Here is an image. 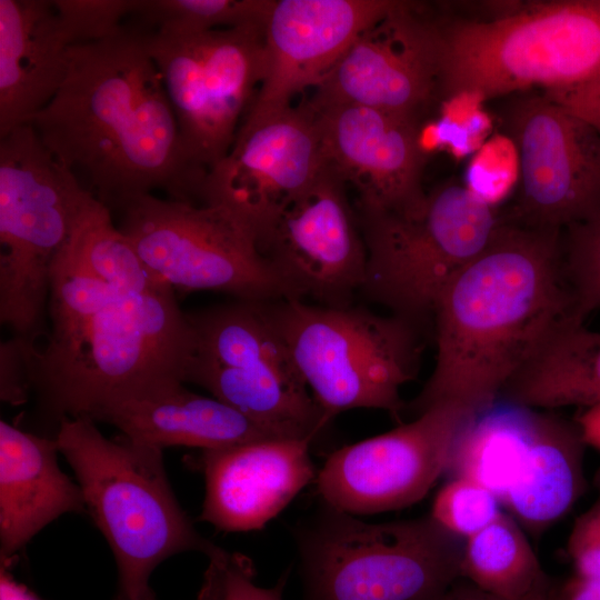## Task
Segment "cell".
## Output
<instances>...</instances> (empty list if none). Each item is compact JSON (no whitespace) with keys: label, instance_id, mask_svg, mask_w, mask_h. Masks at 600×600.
Wrapping results in <instances>:
<instances>
[{"label":"cell","instance_id":"obj_1","mask_svg":"<svg viewBox=\"0 0 600 600\" xmlns=\"http://www.w3.org/2000/svg\"><path fill=\"white\" fill-rule=\"evenodd\" d=\"M147 36L137 23L123 24L73 46L60 89L27 122L111 211L156 189L194 202L207 174L184 152Z\"/></svg>","mask_w":600,"mask_h":600},{"label":"cell","instance_id":"obj_2","mask_svg":"<svg viewBox=\"0 0 600 600\" xmlns=\"http://www.w3.org/2000/svg\"><path fill=\"white\" fill-rule=\"evenodd\" d=\"M48 314L32 390L58 422L184 384L194 337L169 286L113 288L63 247L51 268Z\"/></svg>","mask_w":600,"mask_h":600},{"label":"cell","instance_id":"obj_3","mask_svg":"<svg viewBox=\"0 0 600 600\" xmlns=\"http://www.w3.org/2000/svg\"><path fill=\"white\" fill-rule=\"evenodd\" d=\"M562 230L504 220L441 293L433 312L436 364L409 409L459 402L483 410L552 330L572 318Z\"/></svg>","mask_w":600,"mask_h":600},{"label":"cell","instance_id":"obj_4","mask_svg":"<svg viewBox=\"0 0 600 600\" xmlns=\"http://www.w3.org/2000/svg\"><path fill=\"white\" fill-rule=\"evenodd\" d=\"M54 439L77 477L87 513L114 556V600H156L150 577L162 561L186 551L208 558L220 548L178 502L162 449L123 434L109 439L87 416L60 419Z\"/></svg>","mask_w":600,"mask_h":600},{"label":"cell","instance_id":"obj_5","mask_svg":"<svg viewBox=\"0 0 600 600\" xmlns=\"http://www.w3.org/2000/svg\"><path fill=\"white\" fill-rule=\"evenodd\" d=\"M429 42L438 100L576 87L600 77V0L487 21L429 19Z\"/></svg>","mask_w":600,"mask_h":600},{"label":"cell","instance_id":"obj_6","mask_svg":"<svg viewBox=\"0 0 600 600\" xmlns=\"http://www.w3.org/2000/svg\"><path fill=\"white\" fill-rule=\"evenodd\" d=\"M304 600H440L461 579V538L430 514L367 522L326 503L292 530Z\"/></svg>","mask_w":600,"mask_h":600},{"label":"cell","instance_id":"obj_7","mask_svg":"<svg viewBox=\"0 0 600 600\" xmlns=\"http://www.w3.org/2000/svg\"><path fill=\"white\" fill-rule=\"evenodd\" d=\"M289 358L330 421L352 409H378L400 420L401 389L419 371L422 329L366 307L297 299L267 302Z\"/></svg>","mask_w":600,"mask_h":600},{"label":"cell","instance_id":"obj_8","mask_svg":"<svg viewBox=\"0 0 600 600\" xmlns=\"http://www.w3.org/2000/svg\"><path fill=\"white\" fill-rule=\"evenodd\" d=\"M92 198L30 123L0 137V320L13 336L46 334L53 261Z\"/></svg>","mask_w":600,"mask_h":600},{"label":"cell","instance_id":"obj_9","mask_svg":"<svg viewBox=\"0 0 600 600\" xmlns=\"http://www.w3.org/2000/svg\"><path fill=\"white\" fill-rule=\"evenodd\" d=\"M356 213L367 248L360 293L421 329L433 321L447 286L483 251L501 222L488 199L454 180L428 192L419 217Z\"/></svg>","mask_w":600,"mask_h":600},{"label":"cell","instance_id":"obj_10","mask_svg":"<svg viewBox=\"0 0 600 600\" xmlns=\"http://www.w3.org/2000/svg\"><path fill=\"white\" fill-rule=\"evenodd\" d=\"M118 226L150 272L174 291L272 301L286 293L253 237L219 207L134 197Z\"/></svg>","mask_w":600,"mask_h":600},{"label":"cell","instance_id":"obj_11","mask_svg":"<svg viewBox=\"0 0 600 600\" xmlns=\"http://www.w3.org/2000/svg\"><path fill=\"white\" fill-rule=\"evenodd\" d=\"M264 24L150 31L148 47L189 160L208 172L231 148L259 90Z\"/></svg>","mask_w":600,"mask_h":600},{"label":"cell","instance_id":"obj_12","mask_svg":"<svg viewBox=\"0 0 600 600\" xmlns=\"http://www.w3.org/2000/svg\"><path fill=\"white\" fill-rule=\"evenodd\" d=\"M500 117L520 160L504 220L563 230L600 214V131L543 92L509 96Z\"/></svg>","mask_w":600,"mask_h":600},{"label":"cell","instance_id":"obj_13","mask_svg":"<svg viewBox=\"0 0 600 600\" xmlns=\"http://www.w3.org/2000/svg\"><path fill=\"white\" fill-rule=\"evenodd\" d=\"M433 406L384 433L333 451L316 477L323 503L354 516L417 503L448 470L456 441L476 412Z\"/></svg>","mask_w":600,"mask_h":600},{"label":"cell","instance_id":"obj_14","mask_svg":"<svg viewBox=\"0 0 600 600\" xmlns=\"http://www.w3.org/2000/svg\"><path fill=\"white\" fill-rule=\"evenodd\" d=\"M324 164L316 119L306 103L243 118L227 154L208 170L200 200L228 212L258 246Z\"/></svg>","mask_w":600,"mask_h":600},{"label":"cell","instance_id":"obj_15","mask_svg":"<svg viewBox=\"0 0 600 600\" xmlns=\"http://www.w3.org/2000/svg\"><path fill=\"white\" fill-rule=\"evenodd\" d=\"M347 186L327 166L277 218L258 249L286 299L353 303L367 272V248Z\"/></svg>","mask_w":600,"mask_h":600},{"label":"cell","instance_id":"obj_16","mask_svg":"<svg viewBox=\"0 0 600 600\" xmlns=\"http://www.w3.org/2000/svg\"><path fill=\"white\" fill-rule=\"evenodd\" d=\"M308 108L324 162L354 190L357 212L416 218L424 211L427 152L420 121L359 106Z\"/></svg>","mask_w":600,"mask_h":600},{"label":"cell","instance_id":"obj_17","mask_svg":"<svg viewBox=\"0 0 600 600\" xmlns=\"http://www.w3.org/2000/svg\"><path fill=\"white\" fill-rule=\"evenodd\" d=\"M437 100L428 19L397 1L353 40L307 104L367 107L421 121Z\"/></svg>","mask_w":600,"mask_h":600},{"label":"cell","instance_id":"obj_18","mask_svg":"<svg viewBox=\"0 0 600 600\" xmlns=\"http://www.w3.org/2000/svg\"><path fill=\"white\" fill-rule=\"evenodd\" d=\"M390 0H274L264 24V68L244 118H262L291 107L316 88L353 40L387 16Z\"/></svg>","mask_w":600,"mask_h":600},{"label":"cell","instance_id":"obj_19","mask_svg":"<svg viewBox=\"0 0 600 600\" xmlns=\"http://www.w3.org/2000/svg\"><path fill=\"white\" fill-rule=\"evenodd\" d=\"M311 439H267L201 450L188 463L203 474L199 520L224 532L262 529L317 473Z\"/></svg>","mask_w":600,"mask_h":600},{"label":"cell","instance_id":"obj_20","mask_svg":"<svg viewBox=\"0 0 600 600\" xmlns=\"http://www.w3.org/2000/svg\"><path fill=\"white\" fill-rule=\"evenodd\" d=\"M79 43L56 0H0V137L52 100Z\"/></svg>","mask_w":600,"mask_h":600},{"label":"cell","instance_id":"obj_21","mask_svg":"<svg viewBox=\"0 0 600 600\" xmlns=\"http://www.w3.org/2000/svg\"><path fill=\"white\" fill-rule=\"evenodd\" d=\"M56 439L0 421V557L6 564L40 530L69 512L87 513L82 491L57 462Z\"/></svg>","mask_w":600,"mask_h":600},{"label":"cell","instance_id":"obj_22","mask_svg":"<svg viewBox=\"0 0 600 600\" xmlns=\"http://www.w3.org/2000/svg\"><path fill=\"white\" fill-rule=\"evenodd\" d=\"M93 420L118 428L127 438L163 449L172 446L219 449L240 443L290 439L252 421L213 397L183 384L148 398L109 406Z\"/></svg>","mask_w":600,"mask_h":600},{"label":"cell","instance_id":"obj_23","mask_svg":"<svg viewBox=\"0 0 600 600\" xmlns=\"http://www.w3.org/2000/svg\"><path fill=\"white\" fill-rule=\"evenodd\" d=\"M584 447L576 422L538 410L522 467L502 500L522 528L539 533L578 501L586 487Z\"/></svg>","mask_w":600,"mask_h":600},{"label":"cell","instance_id":"obj_24","mask_svg":"<svg viewBox=\"0 0 600 600\" xmlns=\"http://www.w3.org/2000/svg\"><path fill=\"white\" fill-rule=\"evenodd\" d=\"M498 400L536 410L600 404V331L573 318L562 321Z\"/></svg>","mask_w":600,"mask_h":600},{"label":"cell","instance_id":"obj_25","mask_svg":"<svg viewBox=\"0 0 600 600\" xmlns=\"http://www.w3.org/2000/svg\"><path fill=\"white\" fill-rule=\"evenodd\" d=\"M537 414L499 400L476 412L456 441L447 471L477 481L502 504L522 467Z\"/></svg>","mask_w":600,"mask_h":600},{"label":"cell","instance_id":"obj_26","mask_svg":"<svg viewBox=\"0 0 600 600\" xmlns=\"http://www.w3.org/2000/svg\"><path fill=\"white\" fill-rule=\"evenodd\" d=\"M461 578L500 600H552L550 580L523 528L503 512L466 539Z\"/></svg>","mask_w":600,"mask_h":600},{"label":"cell","instance_id":"obj_27","mask_svg":"<svg viewBox=\"0 0 600 600\" xmlns=\"http://www.w3.org/2000/svg\"><path fill=\"white\" fill-rule=\"evenodd\" d=\"M274 0H132L130 16L150 31L197 32L266 24Z\"/></svg>","mask_w":600,"mask_h":600},{"label":"cell","instance_id":"obj_28","mask_svg":"<svg viewBox=\"0 0 600 600\" xmlns=\"http://www.w3.org/2000/svg\"><path fill=\"white\" fill-rule=\"evenodd\" d=\"M561 246L572 318L584 322L600 310V214L564 228Z\"/></svg>","mask_w":600,"mask_h":600},{"label":"cell","instance_id":"obj_29","mask_svg":"<svg viewBox=\"0 0 600 600\" xmlns=\"http://www.w3.org/2000/svg\"><path fill=\"white\" fill-rule=\"evenodd\" d=\"M501 502L474 480L454 477L437 493L430 516L443 529L464 540L491 524Z\"/></svg>","mask_w":600,"mask_h":600},{"label":"cell","instance_id":"obj_30","mask_svg":"<svg viewBox=\"0 0 600 600\" xmlns=\"http://www.w3.org/2000/svg\"><path fill=\"white\" fill-rule=\"evenodd\" d=\"M208 561L197 600H282L284 579L274 587L259 586L246 554L220 547Z\"/></svg>","mask_w":600,"mask_h":600},{"label":"cell","instance_id":"obj_31","mask_svg":"<svg viewBox=\"0 0 600 600\" xmlns=\"http://www.w3.org/2000/svg\"><path fill=\"white\" fill-rule=\"evenodd\" d=\"M36 342L12 336L0 346V397L12 406L27 401L32 391Z\"/></svg>","mask_w":600,"mask_h":600},{"label":"cell","instance_id":"obj_32","mask_svg":"<svg viewBox=\"0 0 600 600\" xmlns=\"http://www.w3.org/2000/svg\"><path fill=\"white\" fill-rule=\"evenodd\" d=\"M576 574L600 578V490L596 501L576 519L568 538Z\"/></svg>","mask_w":600,"mask_h":600},{"label":"cell","instance_id":"obj_33","mask_svg":"<svg viewBox=\"0 0 600 600\" xmlns=\"http://www.w3.org/2000/svg\"><path fill=\"white\" fill-rule=\"evenodd\" d=\"M542 92L600 131V77L580 86Z\"/></svg>","mask_w":600,"mask_h":600},{"label":"cell","instance_id":"obj_34","mask_svg":"<svg viewBox=\"0 0 600 600\" xmlns=\"http://www.w3.org/2000/svg\"><path fill=\"white\" fill-rule=\"evenodd\" d=\"M552 600H600V578L576 574L559 592L553 591Z\"/></svg>","mask_w":600,"mask_h":600},{"label":"cell","instance_id":"obj_35","mask_svg":"<svg viewBox=\"0 0 600 600\" xmlns=\"http://www.w3.org/2000/svg\"><path fill=\"white\" fill-rule=\"evenodd\" d=\"M576 423L586 446L600 450V404L584 408Z\"/></svg>","mask_w":600,"mask_h":600},{"label":"cell","instance_id":"obj_36","mask_svg":"<svg viewBox=\"0 0 600 600\" xmlns=\"http://www.w3.org/2000/svg\"><path fill=\"white\" fill-rule=\"evenodd\" d=\"M0 600H40L24 584L17 582L1 566L0 570Z\"/></svg>","mask_w":600,"mask_h":600},{"label":"cell","instance_id":"obj_37","mask_svg":"<svg viewBox=\"0 0 600 600\" xmlns=\"http://www.w3.org/2000/svg\"><path fill=\"white\" fill-rule=\"evenodd\" d=\"M440 600H500L471 584L456 581Z\"/></svg>","mask_w":600,"mask_h":600}]
</instances>
